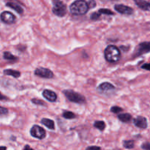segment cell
I'll list each match as a JSON object with an SVG mask.
<instances>
[{
	"label": "cell",
	"mask_w": 150,
	"mask_h": 150,
	"mask_svg": "<svg viewBox=\"0 0 150 150\" xmlns=\"http://www.w3.org/2000/svg\"><path fill=\"white\" fill-rule=\"evenodd\" d=\"M8 113L9 111L7 108L0 106V116H6L8 114Z\"/></svg>",
	"instance_id": "4316f807"
},
{
	"label": "cell",
	"mask_w": 150,
	"mask_h": 150,
	"mask_svg": "<svg viewBox=\"0 0 150 150\" xmlns=\"http://www.w3.org/2000/svg\"><path fill=\"white\" fill-rule=\"evenodd\" d=\"M135 4L143 11H150V1L146 0H133Z\"/></svg>",
	"instance_id": "4fadbf2b"
},
{
	"label": "cell",
	"mask_w": 150,
	"mask_h": 150,
	"mask_svg": "<svg viewBox=\"0 0 150 150\" xmlns=\"http://www.w3.org/2000/svg\"><path fill=\"white\" fill-rule=\"evenodd\" d=\"M123 146L127 149H133L135 147L134 140H125L122 142Z\"/></svg>",
	"instance_id": "d6986e66"
},
{
	"label": "cell",
	"mask_w": 150,
	"mask_h": 150,
	"mask_svg": "<svg viewBox=\"0 0 150 150\" xmlns=\"http://www.w3.org/2000/svg\"><path fill=\"white\" fill-rule=\"evenodd\" d=\"M23 150H35V149H32V148L31 147V146H29V145L26 144V145H25V146H24V147H23Z\"/></svg>",
	"instance_id": "1f68e13d"
},
{
	"label": "cell",
	"mask_w": 150,
	"mask_h": 150,
	"mask_svg": "<svg viewBox=\"0 0 150 150\" xmlns=\"http://www.w3.org/2000/svg\"><path fill=\"white\" fill-rule=\"evenodd\" d=\"M118 119L123 123H129L133 120V117L129 113H124L118 116Z\"/></svg>",
	"instance_id": "9a60e30c"
},
{
	"label": "cell",
	"mask_w": 150,
	"mask_h": 150,
	"mask_svg": "<svg viewBox=\"0 0 150 150\" xmlns=\"http://www.w3.org/2000/svg\"><path fill=\"white\" fill-rule=\"evenodd\" d=\"M86 0H76L70 6V12L74 16H83L89 11Z\"/></svg>",
	"instance_id": "6da1fadb"
},
{
	"label": "cell",
	"mask_w": 150,
	"mask_h": 150,
	"mask_svg": "<svg viewBox=\"0 0 150 150\" xmlns=\"http://www.w3.org/2000/svg\"><path fill=\"white\" fill-rule=\"evenodd\" d=\"M114 10L117 13H120L122 15H125V16H132L134 13V10L131 7L122 4H116L114 6Z\"/></svg>",
	"instance_id": "30bf717a"
},
{
	"label": "cell",
	"mask_w": 150,
	"mask_h": 150,
	"mask_svg": "<svg viewBox=\"0 0 150 150\" xmlns=\"http://www.w3.org/2000/svg\"><path fill=\"white\" fill-rule=\"evenodd\" d=\"M0 150H7V147L6 146H0Z\"/></svg>",
	"instance_id": "d6a6232c"
},
{
	"label": "cell",
	"mask_w": 150,
	"mask_h": 150,
	"mask_svg": "<svg viewBox=\"0 0 150 150\" xmlns=\"http://www.w3.org/2000/svg\"><path fill=\"white\" fill-rule=\"evenodd\" d=\"M85 150H101V147L98 146H88Z\"/></svg>",
	"instance_id": "f546056e"
},
{
	"label": "cell",
	"mask_w": 150,
	"mask_h": 150,
	"mask_svg": "<svg viewBox=\"0 0 150 150\" xmlns=\"http://www.w3.org/2000/svg\"><path fill=\"white\" fill-rule=\"evenodd\" d=\"M87 4H88V7H89V9L94 8V7H96L97 5L95 0H89V1H87Z\"/></svg>",
	"instance_id": "83f0119b"
},
{
	"label": "cell",
	"mask_w": 150,
	"mask_h": 150,
	"mask_svg": "<svg viewBox=\"0 0 150 150\" xmlns=\"http://www.w3.org/2000/svg\"><path fill=\"white\" fill-rule=\"evenodd\" d=\"M3 58L6 60H8L10 62H16L18 60V57L12 54L9 51H4L3 53Z\"/></svg>",
	"instance_id": "ac0fdd59"
},
{
	"label": "cell",
	"mask_w": 150,
	"mask_h": 150,
	"mask_svg": "<svg viewBox=\"0 0 150 150\" xmlns=\"http://www.w3.org/2000/svg\"><path fill=\"white\" fill-rule=\"evenodd\" d=\"M8 98L0 92V100H7Z\"/></svg>",
	"instance_id": "4dcf8cb0"
},
{
	"label": "cell",
	"mask_w": 150,
	"mask_h": 150,
	"mask_svg": "<svg viewBox=\"0 0 150 150\" xmlns=\"http://www.w3.org/2000/svg\"><path fill=\"white\" fill-rule=\"evenodd\" d=\"M141 68L143 69V70H147V71H150V62L144 63L142 65Z\"/></svg>",
	"instance_id": "f1b7e54d"
},
{
	"label": "cell",
	"mask_w": 150,
	"mask_h": 150,
	"mask_svg": "<svg viewBox=\"0 0 150 150\" xmlns=\"http://www.w3.org/2000/svg\"><path fill=\"white\" fill-rule=\"evenodd\" d=\"M62 117L67 120H73V119L76 118V114L72 111H64L62 112Z\"/></svg>",
	"instance_id": "44dd1931"
},
{
	"label": "cell",
	"mask_w": 150,
	"mask_h": 150,
	"mask_svg": "<svg viewBox=\"0 0 150 150\" xmlns=\"http://www.w3.org/2000/svg\"><path fill=\"white\" fill-rule=\"evenodd\" d=\"M0 19L6 24H13L16 22V17L15 15L9 11H4L0 15Z\"/></svg>",
	"instance_id": "8fae6325"
},
{
	"label": "cell",
	"mask_w": 150,
	"mask_h": 150,
	"mask_svg": "<svg viewBox=\"0 0 150 150\" xmlns=\"http://www.w3.org/2000/svg\"><path fill=\"white\" fill-rule=\"evenodd\" d=\"M94 127L100 131H103L105 128V123L104 121H95L94 123Z\"/></svg>",
	"instance_id": "ffe728a7"
},
{
	"label": "cell",
	"mask_w": 150,
	"mask_h": 150,
	"mask_svg": "<svg viewBox=\"0 0 150 150\" xmlns=\"http://www.w3.org/2000/svg\"><path fill=\"white\" fill-rule=\"evenodd\" d=\"M104 56L107 62L110 63H116L121 58V51L120 48L113 45H109L104 51Z\"/></svg>",
	"instance_id": "7a4b0ae2"
},
{
	"label": "cell",
	"mask_w": 150,
	"mask_h": 150,
	"mask_svg": "<svg viewBox=\"0 0 150 150\" xmlns=\"http://www.w3.org/2000/svg\"><path fill=\"white\" fill-rule=\"evenodd\" d=\"M123 111V108H122L121 107H119L117 105H114L111 108V111L114 114H118V113L122 112Z\"/></svg>",
	"instance_id": "d4e9b609"
},
{
	"label": "cell",
	"mask_w": 150,
	"mask_h": 150,
	"mask_svg": "<svg viewBox=\"0 0 150 150\" xmlns=\"http://www.w3.org/2000/svg\"><path fill=\"white\" fill-rule=\"evenodd\" d=\"M102 1H118V0H100Z\"/></svg>",
	"instance_id": "836d02e7"
},
{
	"label": "cell",
	"mask_w": 150,
	"mask_h": 150,
	"mask_svg": "<svg viewBox=\"0 0 150 150\" xmlns=\"http://www.w3.org/2000/svg\"><path fill=\"white\" fill-rule=\"evenodd\" d=\"M100 16H101V14L100 13H98V11L94 12V13H92V14H91L90 19L92 21H98V19L100 18Z\"/></svg>",
	"instance_id": "cb8c5ba5"
},
{
	"label": "cell",
	"mask_w": 150,
	"mask_h": 150,
	"mask_svg": "<svg viewBox=\"0 0 150 150\" xmlns=\"http://www.w3.org/2000/svg\"><path fill=\"white\" fill-rule=\"evenodd\" d=\"M98 13H100L101 15H107V16H114V13L113 11H111L109 9L106 8H101L98 10Z\"/></svg>",
	"instance_id": "7402d4cb"
},
{
	"label": "cell",
	"mask_w": 150,
	"mask_h": 150,
	"mask_svg": "<svg viewBox=\"0 0 150 150\" xmlns=\"http://www.w3.org/2000/svg\"><path fill=\"white\" fill-rule=\"evenodd\" d=\"M42 96L45 99L48 100L49 102L54 103L56 102L57 100V95L54 91L49 90V89H45L42 92Z\"/></svg>",
	"instance_id": "7c38bea8"
},
{
	"label": "cell",
	"mask_w": 150,
	"mask_h": 150,
	"mask_svg": "<svg viewBox=\"0 0 150 150\" xmlns=\"http://www.w3.org/2000/svg\"><path fill=\"white\" fill-rule=\"evenodd\" d=\"M6 6L8 7H10V8L13 9V10H14L15 11L17 12L18 14L20 15H22L23 13V9L21 7L19 4H16V3L15 2H7V4H6Z\"/></svg>",
	"instance_id": "5bb4252c"
},
{
	"label": "cell",
	"mask_w": 150,
	"mask_h": 150,
	"mask_svg": "<svg viewBox=\"0 0 150 150\" xmlns=\"http://www.w3.org/2000/svg\"><path fill=\"white\" fill-rule=\"evenodd\" d=\"M32 103H34L35 105H42V106H46L47 104L45 103V102H44L43 100L40 99H37V98H32L31 100Z\"/></svg>",
	"instance_id": "603a6c76"
},
{
	"label": "cell",
	"mask_w": 150,
	"mask_h": 150,
	"mask_svg": "<svg viewBox=\"0 0 150 150\" xmlns=\"http://www.w3.org/2000/svg\"><path fill=\"white\" fill-rule=\"evenodd\" d=\"M62 93L70 102L77 104H83L86 103V98L81 94L78 93L75 91L70 90V89H65V90L63 91Z\"/></svg>",
	"instance_id": "3957f363"
},
{
	"label": "cell",
	"mask_w": 150,
	"mask_h": 150,
	"mask_svg": "<svg viewBox=\"0 0 150 150\" xmlns=\"http://www.w3.org/2000/svg\"><path fill=\"white\" fill-rule=\"evenodd\" d=\"M97 90H98V92L99 93L110 96V95L114 93L116 89L115 86L112 83H109V82H103V83H100L98 86Z\"/></svg>",
	"instance_id": "8992f818"
},
{
	"label": "cell",
	"mask_w": 150,
	"mask_h": 150,
	"mask_svg": "<svg viewBox=\"0 0 150 150\" xmlns=\"http://www.w3.org/2000/svg\"><path fill=\"white\" fill-rule=\"evenodd\" d=\"M3 73L5 76H12L13 78H16V79L19 78L21 76V72L18 71V70H13V69H6V70H4Z\"/></svg>",
	"instance_id": "e0dca14e"
},
{
	"label": "cell",
	"mask_w": 150,
	"mask_h": 150,
	"mask_svg": "<svg viewBox=\"0 0 150 150\" xmlns=\"http://www.w3.org/2000/svg\"><path fill=\"white\" fill-rule=\"evenodd\" d=\"M52 12L58 17H63L67 14V6L61 0H53Z\"/></svg>",
	"instance_id": "5b68a950"
},
{
	"label": "cell",
	"mask_w": 150,
	"mask_h": 150,
	"mask_svg": "<svg viewBox=\"0 0 150 150\" xmlns=\"http://www.w3.org/2000/svg\"><path fill=\"white\" fill-rule=\"evenodd\" d=\"M30 134L32 137L42 140V139H45L46 136V132L42 127L35 125L31 128Z\"/></svg>",
	"instance_id": "52a82bcc"
},
{
	"label": "cell",
	"mask_w": 150,
	"mask_h": 150,
	"mask_svg": "<svg viewBox=\"0 0 150 150\" xmlns=\"http://www.w3.org/2000/svg\"><path fill=\"white\" fill-rule=\"evenodd\" d=\"M141 149L142 150H150V142H144L141 145Z\"/></svg>",
	"instance_id": "484cf974"
},
{
	"label": "cell",
	"mask_w": 150,
	"mask_h": 150,
	"mask_svg": "<svg viewBox=\"0 0 150 150\" xmlns=\"http://www.w3.org/2000/svg\"><path fill=\"white\" fill-rule=\"evenodd\" d=\"M149 53H150V41H144L140 42L135 48L134 51L132 54V58H138Z\"/></svg>",
	"instance_id": "277c9868"
},
{
	"label": "cell",
	"mask_w": 150,
	"mask_h": 150,
	"mask_svg": "<svg viewBox=\"0 0 150 150\" xmlns=\"http://www.w3.org/2000/svg\"><path fill=\"white\" fill-rule=\"evenodd\" d=\"M133 125L141 130H146L148 127V120L144 116H137L133 119Z\"/></svg>",
	"instance_id": "ba28073f"
},
{
	"label": "cell",
	"mask_w": 150,
	"mask_h": 150,
	"mask_svg": "<svg viewBox=\"0 0 150 150\" xmlns=\"http://www.w3.org/2000/svg\"><path fill=\"white\" fill-rule=\"evenodd\" d=\"M35 75L43 79H52L54 78V73L51 70L45 67H39L35 70Z\"/></svg>",
	"instance_id": "9c48e42d"
},
{
	"label": "cell",
	"mask_w": 150,
	"mask_h": 150,
	"mask_svg": "<svg viewBox=\"0 0 150 150\" xmlns=\"http://www.w3.org/2000/svg\"><path fill=\"white\" fill-rule=\"evenodd\" d=\"M41 123L46 127H48L49 130H55V123H54L53 120H50V119H42L41 120Z\"/></svg>",
	"instance_id": "2e32d148"
}]
</instances>
